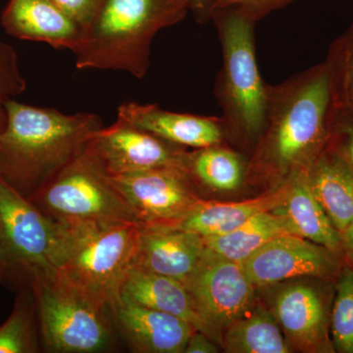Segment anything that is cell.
Listing matches in <instances>:
<instances>
[{
    "label": "cell",
    "mask_w": 353,
    "mask_h": 353,
    "mask_svg": "<svg viewBox=\"0 0 353 353\" xmlns=\"http://www.w3.org/2000/svg\"><path fill=\"white\" fill-rule=\"evenodd\" d=\"M336 281L306 277L269 285L270 308L294 352L334 353L331 313Z\"/></svg>",
    "instance_id": "ba28073f"
},
{
    "label": "cell",
    "mask_w": 353,
    "mask_h": 353,
    "mask_svg": "<svg viewBox=\"0 0 353 353\" xmlns=\"http://www.w3.org/2000/svg\"><path fill=\"white\" fill-rule=\"evenodd\" d=\"M36 303L25 296L16 303L11 315L0 325V353L38 352Z\"/></svg>",
    "instance_id": "484cf974"
},
{
    "label": "cell",
    "mask_w": 353,
    "mask_h": 353,
    "mask_svg": "<svg viewBox=\"0 0 353 353\" xmlns=\"http://www.w3.org/2000/svg\"><path fill=\"white\" fill-rule=\"evenodd\" d=\"M331 336L334 352L353 353V266L347 262L334 285Z\"/></svg>",
    "instance_id": "d4e9b609"
},
{
    "label": "cell",
    "mask_w": 353,
    "mask_h": 353,
    "mask_svg": "<svg viewBox=\"0 0 353 353\" xmlns=\"http://www.w3.org/2000/svg\"><path fill=\"white\" fill-rule=\"evenodd\" d=\"M288 189L289 183L285 179L271 192L248 201L223 203L201 199L189 214L171 228L192 232L203 239L230 233L254 216L280 208Z\"/></svg>",
    "instance_id": "d6986e66"
},
{
    "label": "cell",
    "mask_w": 353,
    "mask_h": 353,
    "mask_svg": "<svg viewBox=\"0 0 353 353\" xmlns=\"http://www.w3.org/2000/svg\"><path fill=\"white\" fill-rule=\"evenodd\" d=\"M219 345L205 334L194 331L190 336L183 353H216L219 352Z\"/></svg>",
    "instance_id": "1f68e13d"
},
{
    "label": "cell",
    "mask_w": 353,
    "mask_h": 353,
    "mask_svg": "<svg viewBox=\"0 0 353 353\" xmlns=\"http://www.w3.org/2000/svg\"><path fill=\"white\" fill-rule=\"evenodd\" d=\"M117 118L185 148L199 150L224 145L228 141L222 118L172 112L155 103L126 102L118 108Z\"/></svg>",
    "instance_id": "9a60e30c"
},
{
    "label": "cell",
    "mask_w": 353,
    "mask_h": 353,
    "mask_svg": "<svg viewBox=\"0 0 353 353\" xmlns=\"http://www.w3.org/2000/svg\"><path fill=\"white\" fill-rule=\"evenodd\" d=\"M108 176L141 226H174L202 199L187 172L176 165Z\"/></svg>",
    "instance_id": "30bf717a"
},
{
    "label": "cell",
    "mask_w": 353,
    "mask_h": 353,
    "mask_svg": "<svg viewBox=\"0 0 353 353\" xmlns=\"http://www.w3.org/2000/svg\"><path fill=\"white\" fill-rule=\"evenodd\" d=\"M29 280L46 352L110 350L115 329L105 305L77 289L55 270L37 274Z\"/></svg>",
    "instance_id": "8992f818"
},
{
    "label": "cell",
    "mask_w": 353,
    "mask_h": 353,
    "mask_svg": "<svg viewBox=\"0 0 353 353\" xmlns=\"http://www.w3.org/2000/svg\"><path fill=\"white\" fill-rule=\"evenodd\" d=\"M248 165L243 153L224 145L185 150L180 166L199 188L215 192H236L248 178Z\"/></svg>",
    "instance_id": "7402d4cb"
},
{
    "label": "cell",
    "mask_w": 353,
    "mask_h": 353,
    "mask_svg": "<svg viewBox=\"0 0 353 353\" xmlns=\"http://www.w3.org/2000/svg\"><path fill=\"white\" fill-rule=\"evenodd\" d=\"M343 248H345V262L353 266V220L348 225L345 233L341 234Z\"/></svg>",
    "instance_id": "836d02e7"
},
{
    "label": "cell",
    "mask_w": 353,
    "mask_h": 353,
    "mask_svg": "<svg viewBox=\"0 0 353 353\" xmlns=\"http://www.w3.org/2000/svg\"><path fill=\"white\" fill-rule=\"evenodd\" d=\"M333 92L328 62L270 85L263 130L253 148L248 178L280 183L307 169L328 145Z\"/></svg>",
    "instance_id": "6da1fadb"
},
{
    "label": "cell",
    "mask_w": 353,
    "mask_h": 353,
    "mask_svg": "<svg viewBox=\"0 0 353 353\" xmlns=\"http://www.w3.org/2000/svg\"><path fill=\"white\" fill-rule=\"evenodd\" d=\"M211 21L222 48V68L216 79L214 94L228 141L252 152L263 130L270 90L257 64V22L231 9L213 11Z\"/></svg>",
    "instance_id": "5b68a950"
},
{
    "label": "cell",
    "mask_w": 353,
    "mask_h": 353,
    "mask_svg": "<svg viewBox=\"0 0 353 353\" xmlns=\"http://www.w3.org/2000/svg\"><path fill=\"white\" fill-rule=\"evenodd\" d=\"M285 234H296L288 216L278 208L254 216L230 233L203 240L211 252L243 263L269 241Z\"/></svg>",
    "instance_id": "603a6c76"
},
{
    "label": "cell",
    "mask_w": 353,
    "mask_h": 353,
    "mask_svg": "<svg viewBox=\"0 0 353 353\" xmlns=\"http://www.w3.org/2000/svg\"><path fill=\"white\" fill-rule=\"evenodd\" d=\"M333 103L353 113V24L330 46Z\"/></svg>",
    "instance_id": "4316f807"
},
{
    "label": "cell",
    "mask_w": 353,
    "mask_h": 353,
    "mask_svg": "<svg viewBox=\"0 0 353 353\" xmlns=\"http://www.w3.org/2000/svg\"><path fill=\"white\" fill-rule=\"evenodd\" d=\"M205 252V243L199 234L178 228L139 225L131 267L183 282Z\"/></svg>",
    "instance_id": "2e32d148"
},
{
    "label": "cell",
    "mask_w": 353,
    "mask_h": 353,
    "mask_svg": "<svg viewBox=\"0 0 353 353\" xmlns=\"http://www.w3.org/2000/svg\"><path fill=\"white\" fill-rule=\"evenodd\" d=\"M183 283L220 345L223 331L248 312L256 299L257 288L246 275L243 264L208 248L196 270Z\"/></svg>",
    "instance_id": "8fae6325"
},
{
    "label": "cell",
    "mask_w": 353,
    "mask_h": 353,
    "mask_svg": "<svg viewBox=\"0 0 353 353\" xmlns=\"http://www.w3.org/2000/svg\"><path fill=\"white\" fill-rule=\"evenodd\" d=\"M0 134V176L27 199L85 150L103 122L94 113L67 115L9 101Z\"/></svg>",
    "instance_id": "7a4b0ae2"
},
{
    "label": "cell",
    "mask_w": 353,
    "mask_h": 353,
    "mask_svg": "<svg viewBox=\"0 0 353 353\" xmlns=\"http://www.w3.org/2000/svg\"><path fill=\"white\" fill-rule=\"evenodd\" d=\"M121 294L145 307L180 318L220 345L214 332L201 315L194 296L181 281L131 267Z\"/></svg>",
    "instance_id": "ac0fdd59"
},
{
    "label": "cell",
    "mask_w": 353,
    "mask_h": 353,
    "mask_svg": "<svg viewBox=\"0 0 353 353\" xmlns=\"http://www.w3.org/2000/svg\"><path fill=\"white\" fill-rule=\"evenodd\" d=\"M25 90V79L20 72L17 54L12 46L0 39V134L6 130L8 120L7 102Z\"/></svg>",
    "instance_id": "83f0119b"
},
{
    "label": "cell",
    "mask_w": 353,
    "mask_h": 353,
    "mask_svg": "<svg viewBox=\"0 0 353 353\" xmlns=\"http://www.w3.org/2000/svg\"><path fill=\"white\" fill-rule=\"evenodd\" d=\"M190 11L201 24L211 21L212 0H190Z\"/></svg>",
    "instance_id": "d6a6232c"
},
{
    "label": "cell",
    "mask_w": 353,
    "mask_h": 353,
    "mask_svg": "<svg viewBox=\"0 0 353 353\" xmlns=\"http://www.w3.org/2000/svg\"><path fill=\"white\" fill-rule=\"evenodd\" d=\"M29 199L51 220H112L139 224L108 174L85 148Z\"/></svg>",
    "instance_id": "52a82bcc"
},
{
    "label": "cell",
    "mask_w": 353,
    "mask_h": 353,
    "mask_svg": "<svg viewBox=\"0 0 353 353\" xmlns=\"http://www.w3.org/2000/svg\"><path fill=\"white\" fill-rule=\"evenodd\" d=\"M294 1L296 0H212V12L218 9H231L259 22L269 14L285 8Z\"/></svg>",
    "instance_id": "f546056e"
},
{
    "label": "cell",
    "mask_w": 353,
    "mask_h": 353,
    "mask_svg": "<svg viewBox=\"0 0 353 353\" xmlns=\"http://www.w3.org/2000/svg\"><path fill=\"white\" fill-rule=\"evenodd\" d=\"M1 23L14 38L48 43L57 50L73 51L83 32L51 0H10Z\"/></svg>",
    "instance_id": "e0dca14e"
},
{
    "label": "cell",
    "mask_w": 353,
    "mask_h": 353,
    "mask_svg": "<svg viewBox=\"0 0 353 353\" xmlns=\"http://www.w3.org/2000/svg\"><path fill=\"white\" fill-rule=\"evenodd\" d=\"M345 260L328 248L296 234H285L260 248L243 262L257 289L306 277L336 281Z\"/></svg>",
    "instance_id": "7c38bea8"
},
{
    "label": "cell",
    "mask_w": 353,
    "mask_h": 353,
    "mask_svg": "<svg viewBox=\"0 0 353 353\" xmlns=\"http://www.w3.org/2000/svg\"><path fill=\"white\" fill-rule=\"evenodd\" d=\"M221 347L229 353L292 352L271 311L256 303L223 331Z\"/></svg>",
    "instance_id": "cb8c5ba5"
},
{
    "label": "cell",
    "mask_w": 353,
    "mask_h": 353,
    "mask_svg": "<svg viewBox=\"0 0 353 353\" xmlns=\"http://www.w3.org/2000/svg\"><path fill=\"white\" fill-rule=\"evenodd\" d=\"M57 7H59L71 19L75 21L82 30L92 20L99 11L102 0H51Z\"/></svg>",
    "instance_id": "4dcf8cb0"
},
{
    "label": "cell",
    "mask_w": 353,
    "mask_h": 353,
    "mask_svg": "<svg viewBox=\"0 0 353 353\" xmlns=\"http://www.w3.org/2000/svg\"><path fill=\"white\" fill-rule=\"evenodd\" d=\"M6 273V265H4L3 259H2L1 253H0V275Z\"/></svg>",
    "instance_id": "e575fe53"
},
{
    "label": "cell",
    "mask_w": 353,
    "mask_h": 353,
    "mask_svg": "<svg viewBox=\"0 0 353 353\" xmlns=\"http://www.w3.org/2000/svg\"><path fill=\"white\" fill-rule=\"evenodd\" d=\"M53 241V221L0 176V253L6 272L30 279L54 271Z\"/></svg>",
    "instance_id": "9c48e42d"
},
{
    "label": "cell",
    "mask_w": 353,
    "mask_h": 353,
    "mask_svg": "<svg viewBox=\"0 0 353 353\" xmlns=\"http://www.w3.org/2000/svg\"><path fill=\"white\" fill-rule=\"evenodd\" d=\"M189 11L190 0H102L74 48L77 68L118 70L143 79L157 32Z\"/></svg>",
    "instance_id": "3957f363"
},
{
    "label": "cell",
    "mask_w": 353,
    "mask_h": 353,
    "mask_svg": "<svg viewBox=\"0 0 353 353\" xmlns=\"http://www.w3.org/2000/svg\"><path fill=\"white\" fill-rule=\"evenodd\" d=\"M114 329L134 352L183 353L197 330L176 316L134 303L125 294L108 307Z\"/></svg>",
    "instance_id": "5bb4252c"
},
{
    "label": "cell",
    "mask_w": 353,
    "mask_h": 353,
    "mask_svg": "<svg viewBox=\"0 0 353 353\" xmlns=\"http://www.w3.org/2000/svg\"><path fill=\"white\" fill-rule=\"evenodd\" d=\"M108 176L180 166L188 148L172 145L154 134L117 118L110 127L95 132L85 146Z\"/></svg>",
    "instance_id": "4fadbf2b"
},
{
    "label": "cell",
    "mask_w": 353,
    "mask_h": 353,
    "mask_svg": "<svg viewBox=\"0 0 353 353\" xmlns=\"http://www.w3.org/2000/svg\"><path fill=\"white\" fill-rule=\"evenodd\" d=\"M329 143L353 172V113L334 103Z\"/></svg>",
    "instance_id": "f1b7e54d"
},
{
    "label": "cell",
    "mask_w": 353,
    "mask_h": 353,
    "mask_svg": "<svg viewBox=\"0 0 353 353\" xmlns=\"http://www.w3.org/2000/svg\"><path fill=\"white\" fill-rule=\"evenodd\" d=\"M309 183L334 228L341 234L353 220V172L330 145L307 168Z\"/></svg>",
    "instance_id": "ffe728a7"
},
{
    "label": "cell",
    "mask_w": 353,
    "mask_h": 353,
    "mask_svg": "<svg viewBox=\"0 0 353 353\" xmlns=\"http://www.w3.org/2000/svg\"><path fill=\"white\" fill-rule=\"evenodd\" d=\"M53 221L51 263L70 284L106 307L120 297L136 252L139 224L126 221Z\"/></svg>",
    "instance_id": "277c9868"
},
{
    "label": "cell",
    "mask_w": 353,
    "mask_h": 353,
    "mask_svg": "<svg viewBox=\"0 0 353 353\" xmlns=\"http://www.w3.org/2000/svg\"><path fill=\"white\" fill-rule=\"evenodd\" d=\"M285 179L289 189L280 209L289 218L297 236L328 248L345 261L341 234L313 194L307 169L292 172Z\"/></svg>",
    "instance_id": "44dd1931"
}]
</instances>
